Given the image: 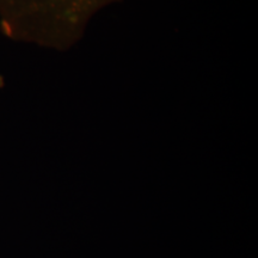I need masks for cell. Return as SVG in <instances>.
I'll use <instances>...</instances> for the list:
<instances>
[{
    "label": "cell",
    "instance_id": "1",
    "mask_svg": "<svg viewBox=\"0 0 258 258\" xmlns=\"http://www.w3.org/2000/svg\"><path fill=\"white\" fill-rule=\"evenodd\" d=\"M121 0H0V29L10 40L63 51L78 43L90 21Z\"/></svg>",
    "mask_w": 258,
    "mask_h": 258
},
{
    "label": "cell",
    "instance_id": "2",
    "mask_svg": "<svg viewBox=\"0 0 258 258\" xmlns=\"http://www.w3.org/2000/svg\"><path fill=\"white\" fill-rule=\"evenodd\" d=\"M4 85H5V80H4V78H3L2 76H0V89L4 88Z\"/></svg>",
    "mask_w": 258,
    "mask_h": 258
}]
</instances>
